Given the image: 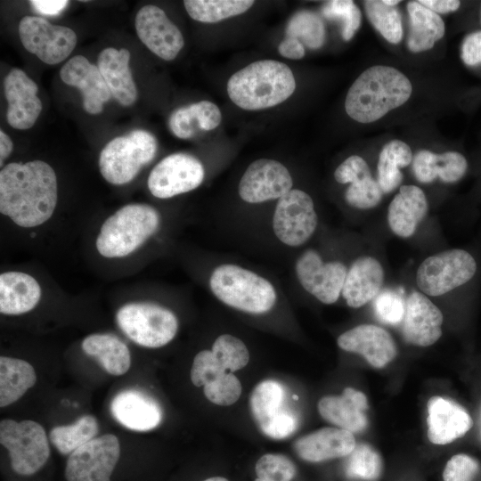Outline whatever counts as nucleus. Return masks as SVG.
I'll return each mask as SVG.
<instances>
[{"label": "nucleus", "instance_id": "1", "mask_svg": "<svg viewBox=\"0 0 481 481\" xmlns=\"http://www.w3.org/2000/svg\"><path fill=\"white\" fill-rule=\"evenodd\" d=\"M58 199L57 177L42 160L12 162L0 171V212L20 227L46 222Z\"/></svg>", "mask_w": 481, "mask_h": 481}, {"label": "nucleus", "instance_id": "2", "mask_svg": "<svg viewBox=\"0 0 481 481\" xmlns=\"http://www.w3.org/2000/svg\"><path fill=\"white\" fill-rule=\"evenodd\" d=\"M412 86L409 78L389 66H372L352 84L346 94L345 110L359 123H371L410 98Z\"/></svg>", "mask_w": 481, "mask_h": 481}, {"label": "nucleus", "instance_id": "3", "mask_svg": "<svg viewBox=\"0 0 481 481\" xmlns=\"http://www.w3.org/2000/svg\"><path fill=\"white\" fill-rule=\"evenodd\" d=\"M227 94L232 102L246 110H257L286 101L296 89L288 65L274 60L254 61L231 76Z\"/></svg>", "mask_w": 481, "mask_h": 481}, {"label": "nucleus", "instance_id": "4", "mask_svg": "<svg viewBox=\"0 0 481 481\" xmlns=\"http://www.w3.org/2000/svg\"><path fill=\"white\" fill-rule=\"evenodd\" d=\"M159 212L147 204H127L109 216L96 238V249L104 257L128 256L159 229Z\"/></svg>", "mask_w": 481, "mask_h": 481}, {"label": "nucleus", "instance_id": "5", "mask_svg": "<svg viewBox=\"0 0 481 481\" xmlns=\"http://www.w3.org/2000/svg\"><path fill=\"white\" fill-rule=\"evenodd\" d=\"M208 282L218 300L248 314L267 313L277 300L276 290L268 280L234 264L216 266Z\"/></svg>", "mask_w": 481, "mask_h": 481}, {"label": "nucleus", "instance_id": "6", "mask_svg": "<svg viewBox=\"0 0 481 481\" xmlns=\"http://www.w3.org/2000/svg\"><path fill=\"white\" fill-rule=\"evenodd\" d=\"M156 138L150 132L136 129L110 141L102 150L99 168L110 183L121 185L132 181L143 166L155 157Z\"/></svg>", "mask_w": 481, "mask_h": 481}, {"label": "nucleus", "instance_id": "7", "mask_svg": "<svg viewBox=\"0 0 481 481\" xmlns=\"http://www.w3.org/2000/svg\"><path fill=\"white\" fill-rule=\"evenodd\" d=\"M478 270L475 256L464 249H450L429 256L416 272L421 293L437 297L469 284Z\"/></svg>", "mask_w": 481, "mask_h": 481}, {"label": "nucleus", "instance_id": "8", "mask_svg": "<svg viewBox=\"0 0 481 481\" xmlns=\"http://www.w3.org/2000/svg\"><path fill=\"white\" fill-rule=\"evenodd\" d=\"M116 320L128 338L149 348L168 344L178 330L175 314L154 303L135 302L124 305L118 310Z\"/></svg>", "mask_w": 481, "mask_h": 481}, {"label": "nucleus", "instance_id": "9", "mask_svg": "<svg viewBox=\"0 0 481 481\" xmlns=\"http://www.w3.org/2000/svg\"><path fill=\"white\" fill-rule=\"evenodd\" d=\"M0 443L8 450L12 469L19 475L35 474L50 456L45 431L33 420H2Z\"/></svg>", "mask_w": 481, "mask_h": 481}, {"label": "nucleus", "instance_id": "10", "mask_svg": "<svg viewBox=\"0 0 481 481\" xmlns=\"http://www.w3.org/2000/svg\"><path fill=\"white\" fill-rule=\"evenodd\" d=\"M250 409L259 429L268 437L283 439L298 428L297 413L288 405L284 386L276 380L266 379L255 387Z\"/></svg>", "mask_w": 481, "mask_h": 481}, {"label": "nucleus", "instance_id": "11", "mask_svg": "<svg viewBox=\"0 0 481 481\" xmlns=\"http://www.w3.org/2000/svg\"><path fill=\"white\" fill-rule=\"evenodd\" d=\"M318 216L311 196L292 189L277 200L273 230L284 245L296 248L304 245L314 233Z\"/></svg>", "mask_w": 481, "mask_h": 481}, {"label": "nucleus", "instance_id": "12", "mask_svg": "<svg viewBox=\"0 0 481 481\" xmlns=\"http://www.w3.org/2000/svg\"><path fill=\"white\" fill-rule=\"evenodd\" d=\"M18 31L24 48L49 65L64 61L77 45L74 30L37 16H24Z\"/></svg>", "mask_w": 481, "mask_h": 481}, {"label": "nucleus", "instance_id": "13", "mask_svg": "<svg viewBox=\"0 0 481 481\" xmlns=\"http://www.w3.org/2000/svg\"><path fill=\"white\" fill-rule=\"evenodd\" d=\"M120 454L118 439L112 434L94 437L72 452L67 461V481H110Z\"/></svg>", "mask_w": 481, "mask_h": 481}, {"label": "nucleus", "instance_id": "14", "mask_svg": "<svg viewBox=\"0 0 481 481\" xmlns=\"http://www.w3.org/2000/svg\"><path fill=\"white\" fill-rule=\"evenodd\" d=\"M204 177V167L197 158L186 153H173L152 168L147 184L154 197L168 199L196 189Z\"/></svg>", "mask_w": 481, "mask_h": 481}, {"label": "nucleus", "instance_id": "15", "mask_svg": "<svg viewBox=\"0 0 481 481\" xmlns=\"http://www.w3.org/2000/svg\"><path fill=\"white\" fill-rule=\"evenodd\" d=\"M295 273L306 291L330 305L342 292L347 268L339 261L324 262L317 251L308 249L298 257Z\"/></svg>", "mask_w": 481, "mask_h": 481}, {"label": "nucleus", "instance_id": "16", "mask_svg": "<svg viewBox=\"0 0 481 481\" xmlns=\"http://www.w3.org/2000/svg\"><path fill=\"white\" fill-rule=\"evenodd\" d=\"M293 180L288 168L281 162L259 159L253 161L241 176L238 192L248 203H261L279 200L292 190Z\"/></svg>", "mask_w": 481, "mask_h": 481}, {"label": "nucleus", "instance_id": "17", "mask_svg": "<svg viewBox=\"0 0 481 481\" xmlns=\"http://www.w3.org/2000/svg\"><path fill=\"white\" fill-rule=\"evenodd\" d=\"M135 29L147 48L165 61L174 60L183 47L181 31L156 5L147 4L137 12Z\"/></svg>", "mask_w": 481, "mask_h": 481}, {"label": "nucleus", "instance_id": "18", "mask_svg": "<svg viewBox=\"0 0 481 481\" xmlns=\"http://www.w3.org/2000/svg\"><path fill=\"white\" fill-rule=\"evenodd\" d=\"M441 310L423 293L412 292L405 301L402 334L412 345L428 346L442 336Z\"/></svg>", "mask_w": 481, "mask_h": 481}, {"label": "nucleus", "instance_id": "19", "mask_svg": "<svg viewBox=\"0 0 481 481\" xmlns=\"http://www.w3.org/2000/svg\"><path fill=\"white\" fill-rule=\"evenodd\" d=\"M4 90L9 125L20 130L32 127L42 110L37 84L23 70L15 68L5 77Z\"/></svg>", "mask_w": 481, "mask_h": 481}, {"label": "nucleus", "instance_id": "20", "mask_svg": "<svg viewBox=\"0 0 481 481\" xmlns=\"http://www.w3.org/2000/svg\"><path fill=\"white\" fill-rule=\"evenodd\" d=\"M337 343L342 350L363 355L375 368L385 367L397 355L393 337L374 324L355 326L339 335Z\"/></svg>", "mask_w": 481, "mask_h": 481}, {"label": "nucleus", "instance_id": "21", "mask_svg": "<svg viewBox=\"0 0 481 481\" xmlns=\"http://www.w3.org/2000/svg\"><path fill=\"white\" fill-rule=\"evenodd\" d=\"M60 76L66 85L80 90L87 113L95 115L103 110L111 94L97 66L85 56L76 55L62 66Z\"/></svg>", "mask_w": 481, "mask_h": 481}, {"label": "nucleus", "instance_id": "22", "mask_svg": "<svg viewBox=\"0 0 481 481\" xmlns=\"http://www.w3.org/2000/svg\"><path fill=\"white\" fill-rule=\"evenodd\" d=\"M428 437L435 444H446L462 437L472 428L469 412L459 404L441 396L428 402Z\"/></svg>", "mask_w": 481, "mask_h": 481}, {"label": "nucleus", "instance_id": "23", "mask_svg": "<svg viewBox=\"0 0 481 481\" xmlns=\"http://www.w3.org/2000/svg\"><path fill=\"white\" fill-rule=\"evenodd\" d=\"M110 409L118 423L135 431L153 429L162 420V410L159 403L137 389H126L118 393Z\"/></svg>", "mask_w": 481, "mask_h": 481}, {"label": "nucleus", "instance_id": "24", "mask_svg": "<svg viewBox=\"0 0 481 481\" xmlns=\"http://www.w3.org/2000/svg\"><path fill=\"white\" fill-rule=\"evenodd\" d=\"M384 281L380 262L371 256H361L347 269L341 295L348 306L359 308L379 294Z\"/></svg>", "mask_w": 481, "mask_h": 481}, {"label": "nucleus", "instance_id": "25", "mask_svg": "<svg viewBox=\"0 0 481 481\" xmlns=\"http://www.w3.org/2000/svg\"><path fill=\"white\" fill-rule=\"evenodd\" d=\"M320 415L328 422L351 433L367 428L366 395L353 387H346L340 395H326L318 402Z\"/></svg>", "mask_w": 481, "mask_h": 481}, {"label": "nucleus", "instance_id": "26", "mask_svg": "<svg viewBox=\"0 0 481 481\" xmlns=\"http://www.w3.org/2000/svg\"><path fill=\"white\" fill-rule=\"evenodd\" d=\"M355 445V436L350 431L322 428L297 439L294 450L301 459L319 462L348 456Z\"/></svg>", "mask_w": 481, "mask_h": 481}, {"label": "nucleus", "instance_id": "27", "mask_svg": "<svg viewBox=\"0 0 481 481\" xmlns=\"http://www.w3.org/2000/svg\"><path fill=\"white\" fill-rule=\"evenodd\" d=\"M428 211L424 192L416 185H402L387 208V224L401 238L412 236Z\"/></svg>", "mask_w": 481, "mask_h": 481}, {"label": "nucleus", "instance_id": "28", "mask_svg": "<svg viewBox=\"0 0 481 481\" xmlns=\"http://www.w3.org/2000/svg\"><path fill=\"white\" fill-rule=\"evenodd\" d=\"M130 53L108 47L98 56L97 67L107 84L111 96L121 105L130 106L137 99V88L129 68Z\"/></svg>", "mask_w": 481, "mask_h": 481}, {"label": "nucleus", "instance_id": "29", "mask_svg": "<svg viewBox=\"0 0 481 481\" xmlns=\"http://www.w3.org/2000/svg\"><path fill=\"white\" fill-rule=\"evenodd\" d=\"M469 167L467 159L458 151L441 154L422 150L412 159V171L416 179L422 183H429L439 178L446 183L460 181Z\"/></svg>", "mask_w": 481, "mask_h": 481}, {"label": "nucleus", "instance_id": "30", "mask_svg": "<svg viewBox=\"0 0 481 481\" xmlns=\"http://www.w3.org/2000/svg\"><path fill=\"white\" fill-rule=\"evenodd\" d=\"M41 298V288L31 275L5 272L0 275V312L18 315L31 311Z\"/></svg>", "mask_w": 481, "mask_h": 481}, {"label": "nucleus", "instance_id": "31", "mask_svg": "<svg viewBox=\"0 0 481 481\" xmlns=\"http://www.w3.org/2000/svg\"><path fill=\"white\" fill-rule=\"evenodd\" d=\"M222 120L219 108L208 101H200L176 109L168 118V127L180 139H191L198 133L217 127Z\"/></svg>", "mask_w": 481, "mask_h": 481}, {"label": "nucleus", "instance_id": "32", "mask_svg": "<svg viewBox=\"0 0 481 481\" xmlns=\"http://www.w3.org/2000/svg\"><path fill=\"white\" fill-rule=\"evenodd\" d=\"M409 34L407 46L412 53L430 50L444 35L445 27L442 18L418 1L407 4Z\"/></svg>", "mask_w": 481, "mask_h": 481}, {"label": "nucleus", "instance_id": "33", "mask_svg": "<svg viewBox=\"0 0 481 481\" xmlns=\"http://www.w3.org/2000/svg\"><path fill=\"white\" fill-rule=\"evenodd\" d=\"M81 346L87 355L94 357L111 375H123L130 368V351L126 345L114 335L91 334L84 338Z\"/></svg>", "mask_w": 481, "mask_h": 481}, {"label": "nucleus", "instance_id": "34", "mask_svg": "<svg viewBox=\"0 0 481 481\" xmlns=\"http://www.w3.org/2000/svg\"><path fill=\"white\" fill-rule=\"evenodd\" d=\"M37 380L34 368L28 362L7 356L0 357V406L19 400Z\"/></svg>", "mask_w": 481, "mask_h": 481}, {"label": "nucleus", "instance_id": "35", "mask_svg": "<svg viewBox=\"0 0 481 481\" xmlns=\"http://www.w3.org/2000/svg\"><path fill=\"white\" fill-rule=\"evenodd\" d=\"M412 161L410 146L401 140H392L381 149L379 156L377 171L378 183L384 193L395 191L402 183V167Z\"/></svg>", "mask_w": 481, "mask_h": 481}, {"label": "nucleus", "instance_id": "36", "mask_svg": "<svg viewBox=\"0 0 481 481\" xmlns=\"http://www.w3.org/2000/svg\"><path fill=\"white\" fill-rule=\"evenodd\" d=\"M97 433V420L92 415H84L72 424L54 427L49 436L59 452L66 455L94 438Z\"/></svg>", "mask_w": 481, "mask_h": 481}, {"label": "nucleus", "instance_id": "37", "mask_svg": "<svg viewBox=\"0 0 481 481\" xmlns=\"http://www.w3.org/2000/svg\"><path fill=\"white\" fill-rule=\"evenodd\" d=\"M252 0H185L184 8L197 21L214 23L240 15L252 5Z\"/></svg>", "mask_w": 481, "mask_h": 481}, {"label": "nucleus", "instance_id": "38", "mask_svg": "<svg viewBox=\"0 0 481 481\" xmlns=\"http://www.w3.org/2000/svg\"><path fill=\"white\" fill-rule=\"evenodd\" d=\"M285 35L298 39L309 49L316 50L323 45L326 30L322 20L317 13L302 10L289 19Z\"/></svg>", "mask_w": 481, "mask_h": 481}, {"label": "nucleus", "instance_id": "39", "mask_svg": "<svg viewBox=\"0 0 481 481\" xmlns=\"http://www.w3.org/2000/svg\"><path fill=\"white\" fill-rule=\"evenodd\" d=\"M364 9L370 22L389 43L398 44L403 38L402 16L396 6L384 1H364Z\"/></svg>", "mask_w": 481, "mask_h": 481}, {"label": "nucleus", "instance_id": "40", "mask_svg": "<svg viewBox=\"0 0 481 481\" xmlns=\"http://www.w3.org/2000/svg\"><path fill=\"white\" fill-rule=\"evenodd\" d=\"M346 473L351 478L376 480L382 470L379 454L369 444H356L347 456Z\"/></svg>", "mask_w": 481, "mask_h": 481}, {"label": "nucleus", "instance_id": "41", "mask_svg": "<svg viewBox=\"0 0 481 481\" xmlns=\"http://www.w3.org/2000/svg\"><path fill=\"white\" fill-rule=\"evenodd\" d=\"M212 353L224 368L231 372L245 367L249 353L242 340L231 334H222L214 341Z\"/></svg>", "mask_w": 481, "mask_h": 481}, {"label": "nucleus", "instance_id": "42", "mask_svg": "<svg viewBox=\"0 0 481 481\" xmlns=\"http://www.w3.org/2000/svg\"><path fill=\"white\" fill-rule=\"evenodd\" d=\"M383 194L378 180L368 173L349 183L345 192V200L352 208L370 209L380 203Z\"/></svg>", "mask_w": 481, "mask_h": 481}, {"label": "nucleus", "instance_id": "43", "mask_svg": "<svg viewBox=\"0 0 481 481\" xmlns=\"http://www.w3.org/2000/svg\"><path fill=\"white\" fill-rule=\"evenodd\" d=\"M322 14L328 20H342V37L349 41L359 29L362 13L358 6L351 0H332L324 3Z\"/></svg>", "mask_w": 481, "mask_h": 481}, {"label": "nucleus", "instance_id": "44", "mask_svg": "<svg viewBox=\"0 0 481 481\" xmlns=\"http://www.w3.org/2000/svg\"><path fill=\"white\" fill-rule=\"evenodd\" d=\"M255 470L257 478L262 481H291L296 474L294 463L288 457L277 453L261 456Z\"/></svg>", "mask_w": 481, "mask_h": 481}, {"label": "nucleus", "instance_id": "45", "mask_svg": "<svg viewBox=\"0 0 481 481\" xmlns=\"http://www.w3.org/2000/svg\"><path fill=\"white\" fill-rule=\"evenodd\" d=\"M205 396L213 404L228 406L241 394V384L232 372L227 371L203 387Z\"/></svg>", "mask_w": 481, "mask_h": 481}, {"label": "nucleus", "instance_id": "46", "mask_svg": "<svg viewBox=\"0 0 481 481\" xmlns=\"http://www.w3.org/2000/svg\"><path fill=\"white\" fill-rule=\"evenodd\" d=\"M227 371L211 350H202L193 359L191 380L196 387H204Z\"/></svg>", "mask_w": 481, "mask_h": 481}, {"label": "nucleus", "instance_id": "47", "mask_svg": "<svg viewBox=\"0 0 481 481\" xmlns=\"http://www.w3.org/2000/svg\"><path fill=\"white\" fill-rule=\"evenodd\" d=\"M377 316L388 324L402 322L405 311V302L394 291L379 293L374 301Z\"/></svg>", "mask_w": 481, "mask_h": 481}, {"label": "nucleus", "instance_id": "48", "mask_svg": "<svg viewBox=\"0 0 481 481\" xmlns=\"http://www.w3.org/2000/svg\"><path fill=\"white\" fill-rule=\"evenodd\" d=\"M478 469V461L473 457L464 453L456 454L445 465L444 481H471Z\"/></svg>", "mask_w": 481, "mask_h": 481}, {"label": "nucleus", "instance_id": "49", "mask_svg": "<svg viewBox=\"0 0 481 481\" xmlns=\"http://www.w3.org/2000/svg\"><path fill=\"white\" fill-rule=\"evenodd\" d=\"M368 173L371 170L367 162L358 155H352L336 168L334 178L338 183L346 184Z\"/></svg>", "mask_w": 481, "mask_h": 481}, {"label": "nucleus", "instance_id": "50", "mask_svg": "<svg viewBox=\"0 0 481 481\" xmlns=\"http://www.w3.org/2000/svg\"><path fill=\"white\" fill-rule=\"evenodd\" d=\"M461 59L469 67L481 65V30L465 37L461 46Z\"/></svg>", "mask_w": 481, "mask_h": 481}, {"label": "nucleus", "instance_id": "51", "mask_svg": "<svg viewBox=\"0 0 481 481\" xmlns=\"http://www.w3.org/2000/svg\"><path fill=\"white\" fill-rule=\"evenodd\" d=\"M278 51L281 56L291 59L299 60L305 56V46L297 38L286 37L278 46Z\"/></svg>", "mask_w": 481, "mask_h": 481}, {"label": "nucleus", "instance_id": "52", "mask_svg": "<svg viewBox=\"0 0 481 481\" xmlns=\"http://www.w3.org/2000/svg\"><path fill=\"white\" fill-rule=\"evenodd\" d=\"M31 6L37 12L45 15L60 14L69 4L66 0H33Z\"/></svg>", "mask_w": 481, "mask_h": 481}, {"label": "nucleus", "instance_id": "53", "mask_svg": "<svg viewBox=\"0 0 481 481\" xmlns=\"http://www.w3.org/2000/svg\"><path fill=\"white\" fill-rule=\"evenodd\" d=\"M418 2L437 14L455 12L461 5V2L457 0H420Z\"/></svg>", "mask_w": 481, "mask_h": 481}, {"label": "nucleus", "instance_id": "54", "mask_svg": "<svg viewBox=\"0 0 481 481\" xmlns=\"http://www.w3.org/2000/svg\"><path fill=\"white\" fill-rule=\"evenodd\" d=\"M12 151V142L11 138L4 132L0 131V165L3 163Z\"/></svg>", "mask_w": 481, "mask_h": 481}, {"label": "nucleus", "instance_id": "55", "mask_svg": "<svg viewBox=\"0 0 481 481\" xmlns=\"http://www.w3.org/2000/svg\"><path fill=\"white\" fill-rule=\"evenodd\" d=\"M204 481H228V480L222 477H213L207 478Z\"/></svg>", "mask_w": 481, "mask_h": 481}, {"label": "nucleus", "instance_id": "56", "mask_svg": "<svg viewBox=\"0 0 481 481\" xmlns=\"http://www.w3.org/2000/svg\"><path fill=\"white\" fill-rule=\"evenodd\" d=\"M384 3L387 5H390V6H396L400 1H397V0H383Z\"/></svg>", "mask_w": 481, "mask_h": 481}, {"label": "nucleus", "instance_id": "57", "mask_svg": "<svg viewBox=\"0 0 481 481\" xmlns=\"http://www.w3.org/2000/svg\"><path fill=\"white\" fill-rule=\"evenodd\" d=\"M479 435L481 438V408H480V415H479Z\"/></svg>", "mask_w": 481, "mask_h": 481}, {"label": "nucleus", "instance_id": "58", "mask_svg": "<svg viewBox=\"0 0 481 481\" xmlns=\"http://www.w3.org/2000/svg\"><path fill=\"white\" fill-rule=\"evenodd\" d=\"M255 481H262V480H260L259 478L257 477V478L255 479Z\"/></svg>", "mask_w": 481, "mask_h": 481}]
</instances>
